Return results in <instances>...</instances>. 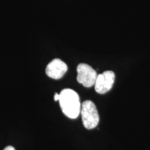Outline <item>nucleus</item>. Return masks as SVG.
Instances as JSON below:
<instances>
[{
    "mask_svg": "<svg viewBox=\"0 0 150 150\" xmlns=\"http://www.w3.org/2000/svg\"><path fill=\"white\" fill-rule=\"evenodd\" d=\"M59 104L63 113L71 119H75L81 112L80 99L74 91L70 88L63 89L59 93Z\"/></svg>",
    "mask_w": 150,
    "mask_h": 150,
    "instance_id": "f257e3e1",
    "label": "nucleus"
},
{
    "mask_svg": "<svg viewBox=\"0 0 150 150\" xmlns=\"http://www.w3.org/2000/svg\"><path fill=\"white\" fill-rule=\"evenodd\" d=\"M82 122L83 126L87 129L95 128L99 122V115L96 106L91 100H86L82 103L81 106Z\"/></svg>",
    "mask_w": 150,
    "mask_h": 150,
    "instance_id": "f03ea898",
    "label": "nucleus"
},
{
    "mask_svg": "<svg viewBox=\"0 0 150 150\" xmlns=\"http://www.w3.org/2000/svg\"><path fill=\"white\" fill-rule=\"evenodd\" d=\"M77 81L84 87L91 88L95 83L97 74L91 66L86 63H80L76 68Z\"/></svg>",
    "mask_w": 150,
    "mask_h": 150,
    "instance_id": "7ed1b4c3",
    "label": "nucleus"
},
{
    "mask_svg": "<svg viewBox=\"0 0 150 150\" xmlns=\"http://www.w3.org/2000/svg\"><path fill=\"white\" fill-rule=\"evenodd\" d=\"M115 75L112 71H105L97 74L95 83V91L99 94H105L110 91L115 81Z\"/></svg>",
    "mask_w": 150,
    "mask_h": 150,
    "instance_id": "20e7f679",
    "label": "nucleus"
},
{
    "mask_svg": "<svg viewBox=\"0 0 150 150\" xmlns=\"http://www.w3.org/2000/svg\"><path fill=\"white\" fill-rule=\"evenodd\" d=\"M67 71V65L61 59H55L47 65L46 74L49 77L59 79L64 76Z\"/></svg>",
    "mask_w": 150,
    "mask_h": 150,
    "instance_id": "39448f33",
    "label": "nucleus"
},
{
    "mask_svg": "<svg viewBox=\"0 0 150 150\" xmlns=\"http://www.w3.org/2000/svg\"><path fill=\"white\" fill-rule=\"evenodd\" d=\"M4 150H16V149H15V148L13 147H12V146H7L4 149Z\"/></svg>",
    "mask_w": 150,
    "mask_h": 150,
    "instance_id": "423d86ee",
    "label": "nucleus"
},
{
    "mask_svg": "<svg viewBox=\"0 0 150 150\" xmlns=\"http://www.w3.org/2000/svg\"><path fill=\"white\" fill-rule=\"evenodd\" d=\"M59 94L55 93V95H54V101H59Z\"/></svg>",
    "mask_w": 150,
    "mask_h": 150,
    "instance_id": "0eeeda50",
    "label": "nucleus"
}]
</instances>
